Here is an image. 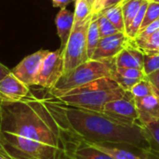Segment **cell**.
Masks as SVG:
<instances>
[{
    "mask_svg": "<svg viewBox=\"0 0 159 159\" xmlns=\"http://www.w3.org/2000/svg\"><path fill=\"white\" fill-rule=\"evenodd\" d=\"M48 93L32 90L21 101L0 104V155L7 159H77L84 143L48 102Z\"/></svg>",
    "mask_w": 159,
    "mask_h": 159,
    "instance_id": "cell-1",
    "label": "cell"
},
{
    "mask_svg": "<svg viewBox=\"0 0 159 159\" xmlns=\"http://www.w3.org/2000/svg\"><path fill=\"white\" fill-rule=\"evenodd\" d=\"M48 98L51 108L68 129L86 144L99 143L132 147L140 152L149 148L145 132L139 125H123L102 113L66 105L51 97L49 93Z\"/></svg>",
    "mask_w": 159,
    "mask_h": 159,
    "instance_id": "cell-2",
    "label": "cell"
},
{
    "mask_svg": "<svg viewBox=\"0 0 159 159\" xmlns=\"http://www.w3.org/2000/svg\"><path fill=\"white\" fill-rule=\"evenodd\" d=\"M126 93L127 91L115 79L103 77L75 89L60 96L57 100L66 105L101 113L106 103L123 98Z\"/></svg>",
    "mask_w": 159,
    "mask_h": 159,
    "instance_id": "cell-3",
    "label": "cell"
},
{
    "mask_svg": "<svg viewBox=\"0 0 159 159\" xmlns=\"http://www.w3.org/2000/svg\"><path fill=\"white\" fill-rule=\"evenodd\" d=\"M114 60H89L69 73L63 74L56 85L48 92L53 98L60 96L92 81L103 77H112L116 72Z\"/></svg>",
    "mask_w": 159,
    "mask_h": 159,
    "instance_id": "cell-4",
    "label": "cell"
},
{
    "mask_svg": "<svg viewBox=\"0 0 159 159\" xmlns=\"http://www.w3.org/2000/svg\"><path fill=\"white\" fill-rule=\"evenodd\" d=\"M93 16V15H92ZM92 17L78 26H74L65 48L62 50L64 73H69L89 60L87 47V33Z\"/></svg>",
    "mask_w": 159,
    "mask_h": 159,
    "instance_id": "cell-5",
    "label": "cell"
},
{
    "mask_svg": "<svg viewBox=\"0 0 159 159\" xmlns=\"http://www.w3.org/2000/svg\"><path fill=\"white\" fill-rule=\"evenodd\" d=\"M63 73L64 61L62 51L60 48L55 51H48L41 62L35 79V86L49 90L56 85Z\"/></svg>",
    "mask_w": 159,
    "mask_h": 159,
    "instance_id": "cell-6",
    "label": "cell"
},
{
    "mask_svg": "<svg viewBox=\"0 0 159 159\" xmlns=\"http://www.w3.org/2000/svg\"><path fill=\"white\" fill-rule=\"evenodd\" d=\"M101 113L117 123L127 126H140L134 98L129 91H127L123 98L106 103Z\"/></svg>",
    "mask_w": 159,
    "mask_h": 159,
    "instance_id": "cell-7",
    "label": "cell"
},
{
    "mask_svg": "<svg viewBox=\"0 0 159 159\" xmlns=\"http://www.w3.org/2000/svg\"><path fill=\"white\" fill-rule=\"evenodd\" d=\"M49 50L40 49L26 56L13 69L11 73L28 87H35V79L41 62Z\"/></svg>",
    "mask_w": 159,
    "mask_h": 159,
    "instance_id": "cell-8",
    "label": "cell"
},
{
    "mask_svg": "<svg viewBox=\"0 0 159 159\" xmlns=\"http://www.w3.org/2000/svg\"><path fill=\"white\" fill-rule=\"evenodd\" d=\"M129 43L130 39L123 32L101 38L90 60H114Z\"/></svg>",
    "mask_w": 159,
    "mask_h": 159,
    "instance_id": "cell-9",
    "label": "cell"
},
{
    "mask_svg": "<svg viewBox=\"0 0 159 159\" xmlns=\"http://www.w3.org/2000/svg\"><path fill=\"white\" fill-rule=\"evenodd\" d=\"M30 92L31 88L19 80L11 72L0 81L1 102H19L26 98Z\"/></svg>",
    "mask_w": 159,
    "mask_h": 159,
    "instance_id": "cell-10",
    "label": "cell"
},
{
    "mask_svg": "<svg viewBox=\"0 0 159 159\" xmlns=\"http://www.w3.org/2000/svg\"><path fill=\"white\" fill-rule=\"evenodd\" d=\"M134 102L141 127H144L150 122L159 120L158 96L152 94L143 98H134Z\"/></svg>",
    "mask_w": 159,
    "mask_h": 159,
    "instance_id": "cell-11",
    "label": "cell"
},
{
    "mask_svg": "<svg viewBox=\"0 0 159 159\" xmlns=\"http://www.w3.org/2000/svg\"><path fill=\"white\" fill-rule=\"evenodd\" d=\"M116 68L143 69V53L134 47L131 42L115 58Z\"/></svg>",
    "mask_w": 159,
    "mask_h": 159,
    "instance_id": "cell-12",
    "label": "cell"
},
{
    "mask_svg": "<svg viewBox=\"0 0 159 159\" xmlns=\"http://www.w3.org/2000/svg\"><path fill=\"white\" fill-rule=\"evenodd\" d=\"M75 16L74 12L70 11L66 7L61 8L55 18V24L57 28V34L61 40L60 49L62 51L65 48L70 34L74 28Z\"/></svg>",
    "mask_w": 159,
    "mask_h": 159,
    "instance_id": "cell-13",
    "label": "cell"
},
{
    "mask_svg": "<svg viewBox=\"0 0 159 159\" xmlns=\"http://www.w3.org/2000/svg\"><path fill=\"white\" fill-rule=\"evenodd\" d=\"M144 78L145 75L143 71L134 68H116V72L113 75V79H115L125 91H130L139 81Z\"/></svg>",
    "mask_w": 159,
    "mask_h": 159,
    "instance_id": "cell-14",
    "label": "cell"
},
{
    "mask_svg": "<svg viewBox=\"0 0 159 159\" xmlns=\"http://www.w3.org/2000/svg\"><path fill=\"white\" fill-rule=\"evenodd\" d=\"M99 151L103 152L113 159H146L141 153L140 155L133 153L130 150H128L126 147L118 145H110V144H89Z\"/></svg>",
    "mask_w": 159,
    "mask_h": 159,
    "instance_id": "cell-15",
    "label": "cell"
},
{
    "mask_svg": "<svg viewBox=\"0 0 159 159\" xmlns=\"http://www.w3.org/2000/svg\"><path fill=\"white\" fill-rule=\"evenodd\" d=\"M100 40H101V36H100L99 26H98V14H93L87 33V47H88V55L89 60L92 58V55Z\"/></svg>",
    "mask_w": 159,
    "mask_h": 159,
    "instance_id": "cell-16",
    "label": "cell"
},
{
    "mask_svg": "<svg viewBox=\"0 0 159 159\" xmlns=\"http://www.w3.org/2000/svg\"><path fill=\"white\" fill-rule=\"evenodd\" d=\"M144 0H123L121 2L122 12L125 21V34L129 28L131 22L139 12Z\"/></svg>",
    "mask_w": 159,
    "mask_h": 159,
    "instance_id": "cell-17",
    "label": "cell"
},
{
    "mask_svg": "<svg viewBox=\"0 0 159 159\" xmlns=\"http://www.w3.org/2000/svg\"><path fill=\"white\" fill-rule=\"evenodd\" d=\"M100 13L103 14L119 32L125 33V21H124L121 3L114 7H107Z\"/></svg>",
    "mask_w": 159,
    "mask_h": 159,
    "instance_id": "cell-18",
    "label": "cell"
},
{
    "mask_svg": "<svg viewBox=\"0 0 159 159\" xmlns=\"http://www.w3.org/2000/svg\"><path fill=\"white\" fill-rule=\"evenodd\" d=\"M92 10L86 0H75V20L74 26H78L92 17Z\"/></svg>",
    "mask_w": 159,
    "mask_h": 159,
    "instance_id": "cell-19",
    "label": "cell"
},
{
    "mask_svg": "<svg viewBox=\"0 0 159 159\" xmlns=\"http://www.w3.org/2000/svg\"><path fill=\"white\" fill-rule=\"evenodd\" d=\"M149 143V148L159 153V120L143 127Z\"/></svg>",
    "mask_w": 159,
    "mask_h": 159,
    "instance_id": "cell-20",
    "label": "cell"
},
{
    "mask_svg": "<svg viewBox=\"0 0 159 159\" xmlns=\"http://www.w3.org/2000/svg\"><path fill=\"white\" fill-rule=\"evenodd\" d=\"M148 3H149V0H144L143 1V5L141 7L140 10H139V12L137 13V15L134 18L133 21L131 22L129 28L126 32V34L128 35V37L130 40L135 39V37L137 36V34L140 33L141 26H142V23H143V19H144V15H145V11H146Z\"/></svg>",
    "mask_w": 159,
    "mask_h": 159,
    "instance_id": "cell-21",
    "label": "cell"
},
{
    "mask_svg": "<svg viewBox=\"0 0 159 159\" xmlns=\"http://www.w3.org/2000/svg\"><path fill=\"white\" fill-rule=\"evenodd\" d=\"M77 159H113L108 155L94 148L89 144L83 143L76 152Z\"/></svg>",
    "mask_w": 159,
    "mask_h": 159,
    "instance_id": "cell-22",
    "label": "cell"
},
{
    "mask_svg": "<svg viewBox=\"0 0 159 159\" xmlns=\"http://www.w3.org/2000/svg\"><path fill=\"white\" fill-rule=\"evenodd\" d=\"M131 42V40H130ZM131 44L140 49L143 54L152 53V52H159V30L151 34L147 39L139 43V44Z\"/></svg>",
    "mask_w": 159,
    "mask_h": 159,
    "instance_id": "cell-23",
    "label": "cell"
},
{
    "mask_svg": "<svg viewBox=\"0 0 159 159\" xmlns=\"http://www.w3.org/2000/svg\"><path fill=\"white\" fill-rule=\"evenodd\" d=\"M159 70V52L143 54V73L149 75Z\"/></svg>",
    "mask_w": 159,
    "mask_h": 159,
    "instance_id": "cell-24",
    "label": "cell"
},
{
    "mask_svg": "<svg viewBox=\"0 0 159 159\" xmlns=\"http://www.w3.org/2000/svg\"><path fill=\"white\" fill-rule=\"evenodd\" d=\"M159 20V3L155 2V1H150L148 3L146 11H145V15H144V19L142 23L141 26V31H143L145 27H147L149 24L153 23L156 20Z\"/></svg>",
    "mask_w": 159,
    "mask_h": 159,
    "instance_id": "cell-25",
    "label": "cell"
},
{
    "mask_svg": "<svg viewBox=\"0 0 159 159\" xmlns=\"http://www.w3.org/2000/svg\"><path fill=\"white\" fill-rule=\"evenodd\" d=\"M98 26L101 38L108 37L119 33V31L111 23V21L102 13L98 14Z\"/></svg>",
    "mask_w": 159,
    "mask_h": 159,
    "instance_id": "cell-26",
    "label": "cell"
},
{
    "mask_svg": "<svg viewBox=\"0 0 159 159\" xmlns=\"http://www.w3.org/2000/svg\"><path fill=\"white\" fill-rule=\"evenodd\" d=\"M129 92L131 93L133 98H143V97H146V96L155 94L154 89L152 88V85L150 84V82L146 78L139 81L130 89Z\"/></svg>",
    "mask_w": 159,
    "mask_h": 159,
    "instance_id": "cell-27",
    "label": "cell"
},
{
    "mask_svg": "<svg viewBox=\"0 0 159 159\" xmlns=\"http://www.w3.org/2000/svg\"><path fill=\"white\" fill-rule=\"evenodd\" d=\"M145 78L152 85V88L154 89L155 94L159 97V70L153 73V74H151V75H146Z\"/></svg>",
    "mask_w": 159,
    "mask_h": 159,
    "instance_id": "cell-28",
    "label": "cell"
},
{
    "mask_svg": "<svg viewBox=\"0 0 159 159\" xmlns=\"http://www.w3.org/2000/svg\"><path fill=\"white\" fill-rule=\"evenodd\" d=\"M107 0H96L94 7L92 8V14H99L104 9L105 4Z\"/></svg>",
    "mask_w": 159,
    "mask_h": 159,
    "instance_id": "cell-29",
    "label": "cell"
},
{
    "mask_svg": "<svg viewBox=\"0 0 159 159\" xmlns=\"http://www.w3.org/2000/svg\"><path fill=\"white\" fill-rule=\"evenodd\" d=\"M142 154L144 156V157L146 159H159V153L156 152L150 148L145 149L143 151H142Z\"/></svg>",
    "mask_w": 159,
    "mask_h": 159,
    "instance_id": "cell-30",
    "label": "cell"
},
{
    "mask_svg": "<svg viewBox=\"0 0 159 159\" xmlns=\"http://www.w3.org/2000/svg\"><path fill=\"white\" fill-rule=\"evenodd\" d=\"M53 7H60V8H63L66 7L67 5H69L72 2H75V0H51Z\"/></svg>",
    "mask_w": 159,
    "mask_h": 159,
    "instance_id": "cell-31",
    "label": "cell"
},
{
    "mask_svg": "<svg viewBox=\"0 0 159 159\" xmlns=\"http://www.w3.org/2000/svg\"><path fill=\"white\" fill-rule=\"evenodd\" d=\"M11 72V70L9 68H7L6 65H4L3 63L0 62V81L9 73Z\"/></svg>",
    "mask_w": 159,
    "mask_h": 159,
    "instance_id": "cell-32",
    "label": "cell"
},
{
    "mask_svg": "<svg viewBox=\"0 0 159 159\" xmlns=\"http://www.w3.org/2000/svg\"><path fill=\"white\" fill-rule=\"evenodd\" d=\"M123 0H107L106 1V4H105V7H104V9L107 8V7H114L116 5H118Z\"/></svg>",
    "mask_w": 159,
    "mask_h": 159,
    "instance_id": "cell-33",
    "label": "cell"
},
{
    "mask_svg": "<svg viewBox=\"0 0 159 159\" xmlns=\"http://www.w3.org/2000/svg\"><path fill=\"white\" fill-rule=\"evenodd\" d=\"M86 1H87V3L89 4V6L90 7L91 10H92V8H93V7H94V4H95V1H96V0H86Z\"/></svg>",
    "mask_w": 159,
    "mask_h": 159,
    "instance_id": "cell-34",
    "label": "cell"
},
{
    "mask_svg": "<svg viewBox=\"0 0 159 159\" xmlns=\"http://www.w3.org/2000/svg\"><path fill=\"white\" fill-rule=\"evenodd\" d=\"M0 159H7V158H5L3 156H1V155H0Z\"/></svg>",
    "mask_w": 159,
    "mask_h": 159,
    "instance_id": "cell-35",
    "label": "cell"
},
{
    "mask_svg": "<svg viewBox=\"0 0 159 159\" xmlns=\"http://www.w3.org/2000/svg\"><path fill=\"white\" fill-rule=\"evenodd\" d=\"M150 1H155V2H157V3H159V0H150Z\"/></svg>",
    "mask_w": 159,
    "mask_h": 159,
    "instance_id": "cell-36",
    "label": "cell"
},
{
    "mask_svg": "<svg viewBox=\"0 0 159 159\" xmlns=\"http://www.w3.org/2000/svg\"><path fill=\"white\" fill-rule=\"evenodd\" d=\"M0 104H1V100H0Z\"/></svg>",
    "mask_w": 159,
    "mask_h": 159,
    "instance_id": "cell-37",
    "label": "cell"
},
{
    "mask_svg": "<svg viewBox=\"0 0 159 159\" xmlns=\"http://www.w3.org/2000/svg\"><path fill=\"white\" fill-rule=\"evenodd\" d=\"M0 148H1V147H0Z\"/></svg>",
    "mask_w": 159,
    "mask_h": 159,
    "instance_id": "cell-38",
    "label": "cell"
}]
</instances>
